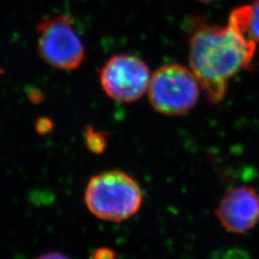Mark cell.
I'll list each match as a JSON object with an SVG mask.
<instances>
[{
	"mask_svg": "<svg viewBox=\"0 0 259 259\" xmlns=\"http://www.w3.org/2000/svg\"><path fill=\"white\" fill-rule=\"evenodd\" d=\"M256 44L229 19L227 26L196 22L189 39V65L208 101L220 102L228 82L250 67Z\"/></svg>",
	"mask_w": 259,
	"mask_h": 259,
	"instance_id": "6da1fadb",
	"label": "cell"
},
{
	"mask_svg": "<svg viewBox=\"0 0 259 259\" xmlns=\"http://www.w3.org/2000/svg\"><path fill=\"white\" fill-rule=\"evenodd\" d=\"M84 202L90 212L98 219L122 222L139 211L142 192L134 178L112 170L91 178L84 191Z\"/></svg>",
	"mask_w": 259,
	"mask_h": 259,
	"instance_id": "7a4b0ae2",
	"label": "cell"
},
{
	"mask_svg": "<svg viewBox=\"0 0 259 259\" xmlns=\"http://www.w3.org/2000/svg\"><path fill=\"white\" fill-rule=\"evenodd\" d=\"M201 85L191 69L180 65L160 66L151 75L149 101L159 113L178 116L190 111L198 101Z\"/></svg>",
	"mask_w": 259,
	"mask_h": 259,
	"instance_id": "3957f363",
	"label": "cell"
},
{
	"mask_svg": "<svg viewBox=\"0 0 259 259\" xmlns=\"http://www.w3.org/2000/svg\"><path fill=\"white\" fill-rule=\"evenodd\" d=\"M37 51L47 65L60 70H74L82 65L85 48L69 16L47 17L37 24Z\"/></svg>",
	"mask_w": 259,
	"mask_h": 259,
	"instance_id": "277c9868",
	"label": "cell"
},
{
	"mask_svg": "<svg viewBox=\"0 0 259 259\" xmlns=\"http://www.w3.org/2000/svg\"><path fill=\"white\" fill-rule=\"evenodd\" d=\"M151 75L141 59L128 54L112 56L99 70L104 92L120 103L135 102L147 93Z\"/></svg>",
	"mask_w": 259,
	"mask_h": 259,
	"instance_id": "5b68a950",
	"label": "cell"
},
{
	"mask_svg": "<svg viewBox=\"0 0 259 259\" xmlns=\"http://www.w3.org/2000/svg\"><path fill=\"white\" fill-rule=\"evenodd\" d=\"M224 229L244 233L259 223V193L251 186L240 185L224 195L215 210Z\"/></svg>",
	"mask_w": 259,
	"mask_h": 259,
	"instance_id": "8992f818",
	"label": "cell"
},
{
	"mask_svg": "<svg viewBox=\"0 0 259 259\" xmlns=\"http://www.w3.org/2000/svg\"><path fill=\"white\" fill-rule=\"evenodd\" d=\"M245 33L250 40L259 44V0L245 6Z\"/></svg>",
	"mask_w": 259,
	"mask_h": 259,
	"instance_id": "52a82bcc",
	"label": "cell"
},
{
	"mask_svg": "<svg viewBox=\"0 0 259 259\" xmlns=\"http://www.w3.org/2000/svg\"><path fill=\"white\" fill-rule=\"evenodd\" d=\"M84 140L89 150L95 154L104 152L108 144V138L106 134L102 131L93 129L92 127L85 129Z\"/></svg>",
	"mask_w": 259,
	"mask_h": 259,
	"instance_id": "ba28073f",
	"label": "cell"
},
{
	"mask_svg": "<svg viewBox=\"0 0 259 259\" xmlns=\"http://www.w3.org/2000/svg\"><path fill=\"white\" fill-rule=\"evenodd\" d=\"M35 129L38 135L45 136L53 129V123L47 117H39L35 123Z\"/></svg>",
	"mask_w": 259,
	"mask_h": 259,
	"instance_id": "9c48e42d",
	"label": "cell"
},
{
	"mask_svg": "<svg viewBox=\"0 0 259 259\" xmlns=\"http://www.w3.org/2000/svg\"><path fill=\"white\" fill-rule=\"evenodd\" d=\"M27 97L30 102L33 104H39L44 100V93L40 92V90H37L36 88H28Z\"/></svg>",
	"mask_w": 259,
	"mask_h": 259,
	"instance_id": "30bf717a",
	"label": "cell"
},
{
	"mask_svg": "<svg viewBox=\"0 0 259 259\" xmlns=\"http://www.w3.org/2000/svg\"><path fill=\"white\" fill-rule=\"evenodd\" d=\"M95 257L97 258H106V257H113V253L111 250H107V249H101V250H97V252L95 253Z\"/></svg>",
	"mask_w": 259,
	"mask_h": 259,
	"instance_id": "8fae6325",
	"label": "cell"
},
{
	"mask_svg": "<svg viewBox=\"0 0 259 259\" xmlns=\"http://www.w3.org/2000/svg\"><path fill=\"white\" fill-rule=\"evenodd\" d=\"M200 1H203V2H210V1H214V0H200Z\"/></svg>",
	"mask_w": 259,
	"mask_h": 259,
	"instance_id": "7c38bea8",
	"label": "cell"
}]
</instances>
